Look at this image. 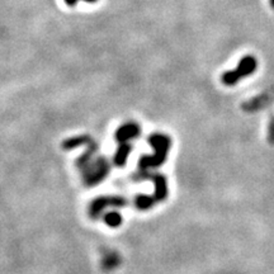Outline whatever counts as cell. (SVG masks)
Returning a JSON list of instances; mask_svg holds the SVG:
<instances>
[{
	"label": "cell",
	"instance_id": "obj_1",
	"mask_svg": "<svg viewBox=\"0 0 274 274\" xmlns=\"http://www.w3.org/2000/svg\"><path fill=\"white\" fill-rule=\"evenodd\" d=\"M254 69H255V60H253L252 57L244 58V60H241V62H240V65L237 66L236 70L229 71V73H226V74L223 75L222 76L223 83L227 85L235 84L240 77L250 74Z\"/></svg>",
	"mask_w": 274,
	"mask_h": 274
},
{
	"label": "cell",
	"instance_id": "obj_4",
	"mask_svg": "<svg viewBox=\"0 0 274 274\" xmlns=\"http://www.w3.org/2000/svg\"><path fill=\"white\" fill-rule=\"evenodd\" d=\"M84 1H88V3H94V1H97V0H84Z\"/></svg>",
	"mask_w": 274,
	"mask_h": 274
},
{
	"label": "cell",
	"instance_id": "obj_2",
	"mask_svg": "<svg viewBox=\"0 0 274 274\" xmlns=\"http://www.w3.org/2000/svg\"><path fill=\"white\" fill-rule=\"evenodd\" d=\"M137 135H139V127L136 125H126L118 131L117 137L120 140H127L131 139V137H135Z\"/></svg>",
	"mask_w": 274,
	"mask_h": 274
},
{
	"label": "cell",
	"instance_id": "obj_3",
	"mask_svg": "<svg viewBox=\"0 0 274 274\" xmlns=\"http://www.w3.org/2000/svg\"><path fill=\"white\" fill-rule=\"evenodd\" d=\"M65 3L70 5V7H73V5H75L77 3V0H65Z\"/></svg>",
	"mask_w": 274,
	"mask_h": 274
}]
</instances>
